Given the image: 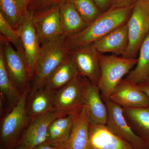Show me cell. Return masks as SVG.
Instances as JSON below:
<instances>
[{"label": "cell", "instance_id": "obj_13", "mask_svg": "<svg viewBox=\"0 0 149 149\" xmlns=\"http://www.w3.org/2000/svg\"><path fill=\"white\" fill-rule=\"evenodd\" d=\"M83 104L88 109L90 123L106 125L107 109L103 101L98 86L85 77H82Z\"/></svg>", "mask_w": 149, "mask_h": 149}, {"label": "cell", "instance_id": "obj_23", "mask_svg": "<svg viewBox=\"0 0 149 149\" xmlns=\"http://www.w3.org/2000/svg\"><path fill=\"white\" fill-rule=\"evenodd\" d=\"M73 122V115H66L56 118L49 126L45 143L56 146L66 142L72 131Z\"/></svg>", "mask_w": 149, "mask_h": 149}, {"label": "cell", "instance_id": "obj_6", "mask_svg": "<svg viewBox=\"0 0 149 149\" xmlns=\"http://www.w3.org/2000/svg\"><path fill=\"white\" fill-rule=\"evenodd\" d=\"M0 50L2 52L6 68L15 87L21 94L30 90L31 82L23 54L15 49L7 39L1 35Z\"/></svg>", "mask_w": 149, "mask_h": 149}, {"label": "cell", "instance_id": "obj_20", "mask_svg": "<svg viewBox=\"0 0 149 149\" xmlns=\"http://www.w3.org/2000/svg\"><path fill=\"white\" fill-rule=\"evenodd\" d=\"M60 12L63 35L67 37L76 35L88 26L69 0L60 3Z\"/></svg>", "mask_w": 149, "mask_h": 149}, {"label": "cell", "instance_id": "obj_1", "mask_svg": "<svg viewBox=\"0 0 149 149\" xmlns=\"http://www.w3.org/2000/svg\"><path fill=\"white\" fill-rule=\"evenodd\" d=\"M133 8H110L81 32L67 37L68 49L70 50L92 45L113 29L126 24Z\"/></svg>", "mask_w": 149, "mask_h": 149}, {"label": "cell", "instance_id": "obj_32", "mask_svg": "<svg viewBox=\"0 0 149 149\" xmlns=\"http://www.w3.org/2000/svg\"><path fill=\"white\" fill-rule=\"evenodd\" d=\"M138 85L141 90L149 97V80Z\"/></svg>", "mask_w": 149, "mask_h": 149}, {"label": "cell", "instance_id": "obj_2", "mask_svg": "<svg viewBox=\"0 0 149 149\" xmlns=\"http://www.w3.org/2000/svg\"><path fill=\"white\" fill-rule=\"evenodd\" d=\"M66 39L63 35L40 46L30 93L44 88L51 74L69 54Z\"/></svg>", "mask_w": 149, "mask_h": 149}, {"label": "cell", "instance_id": "obj_11", "mask_svg": "<svg viewBox=\"0 0 149 149\" xmlns=\"http://www.w3.org/2000/svg\"><path fill=\"white\" fill-rule=\"evenodd\" d=\"M54 106L56 111L74 115L83 107L82 77L78 74L67 85L55 91Z\"/></svg>", "mask_w": 149, "mask_h": 149}, {"label": "cell", "instance_id": "obj_36", "mask_svg": "<svg viewBox=\"0 0 149 149\" xmlns=\"http://www.w3.org/2000/svg\"></svg>", "mask_w": 149, "mask_h": 149}, {"label": "cell", "instance_id": "obj_18", "mask_svg": "<svg viewBox=\"0 0 149 149\" xmlns=\"http://www.w3.org/2000/svg\"><path fill=\"white\" fill-rule=\"evenodd\" d=\"M54 92L42 88L30 93L26 101V113L30 121L36 118L55 110L54 106Z\"/></svg>", "mask_w": 149, "mask_h": 149}, {"label": "cell", "instance_id": "obj_34", "mask_svg": "<svg viewBox=\"0 0 149 149\" xmlns=\"http://www.w3.org/2000/svg\"><path fill=\"white\" fill-rule=\"evenodd\" d=\"M15 149H24L22 148H21V147H19V146H17L16 147V148H15Z\"/></svg>", "mask_w": 149, "mask_h": 149}, {"label": "cell", "instance_id": "obj_5", "mask_svg": "<svg viewBox=\"0 0 149 149\" xmlns=\"http://www.w3.org/2000/svg\"><path fill=\"white\" fill-rule=\"evenodd\" d=\"M149 4L143 0H138L127 22L128 45L126 58H136L141 45L149 33Z\"/></svg>", "mask_w": 149, "mask_h": 149}, {"label": "cell", "instance_id": "obj_26", "mask_svg": "<svg viewBox=\"0 0 149 149\" xmlns=\"http://www.w3.org/2000/svg\"><path fill=\"white\" fill-rule=\"evenodd\" d=\"M87 24H89L102 13L93 0H69Z\"/></svg>", "mask_w": 149, "mask_h": 149}, {"label": "cell", "instance_id": "obj_9", "mask_svg": "<svg viewBox=\"0 0 149 149\" xmlns=\"http://www.w3.org/2000/svg\"><path fill=\"white\" fill-rule=\"evenodd\" d=\"M32 10L40 46L63 35L60 3L39 10Z\"/></svg>", "mask_w": 149, "mask_h": 149}, {"label": "cell", "instance_id": "obj_16", "mask_svg": "<svg viewBox=\"0 0 149 149\" xmlns=\"http://www.w3.org/2000/svg\"><path fill=\"white\" fill-rule=\"evenodd\" d=\"M89 145L90 149H136L103 124L90 123Z\"/></svg>", "mask_w": 149, "mask_h": 149}, {"label": "cell", "instance_id": "obj_28", "mask_svg": "<svg viewBox=\"0 0 149 149\" xmlns=\"http://www.w3.org/2000/svg\"><path fill=\"white\" fill-rule=\"evenodd\" d=\"M64 0H32L31 3H33V6L29 8L34 10H37L38 8L42 9L52 6L58 4ZM30 3V4H31Z\"/></svg>", "mask_w": 149, "mask_h": 149}, {"label": "cell", "instance_id": "obj_15", "mask_svg": "<svg viewBox=\"0 0 149 149\" xmlns=\"http://www.w3.org/2000/svg\"><path fill=\"white\" fill-rule=\"evenodd\" d=\"M89 114L86 107L73 115V126L69 138L63 143L54 146L63 149H90Z\"/></svg>", "mask_w": 149, "mask_h": 149}, {"label": "cell", "instance_id": "obj_27", "mask_svg": "<svg viewBox=\"0 0 149 149\" xmlns=\"http://www.w3.org/2000/svg\"><path fill=\"white\" fill-rule=\"evenodd\" d=\"M0 32L1 35L10 42L17 50L22 54L20 37L18 30L15 29L0 12Z\"/></svg>", "mask_w": 149, "mask_h": 149}, {"label": "cell", "instance_id": "obj_31", "mask_svg": "<svg viewBox=\"0 0 149 149\" xmlns=\"http://www.w3.org/2000/svg\"><path fill=\"white\" fill-rule=\"evenodd\" d=\"M20 7L24 11L28 10L29 5L31 3L32 0H16Z\"/></svg>", "mask_w": 149, "mask_h": 149}, {"label": "cell", "instance_id": "obj_4", "mask_svg": "<svg viewBox=\"0 0 149 149\" xmlns=\"http://www.w3.org/2000/svg\"><path fill=\"white\" fill-rule=\"evenodd\" d=\"M29 91L24 92L16 105L1 118L0 149H15L22 133L30 122L25 108Z\"/></svg>", "mask_w": 149, "mask_h": 149}, {"label": "cell", "instance_id": "obj_29", "mask_svg": "<svg viewBox=\"0 0 149 149\" xmlns=\"http://www.w3.org/2000/svg\"><path fill=\"white\" fill-rule=\"evenodd\" d=\"M138 1V0H111L110 8L134 7Z\"/></svg>", "mask_w": 149, "mask_h": 149}, {"label": "cell", "instance_id": "obj_12", "mask_svg": "<svg viewBox=\"0 0 149 149\" xmlns=\"http://www.w3.org/2000/svg\"><path fill=\"white\" fill-rule=\"evenodd\" d=\"M70 54L80 76L97 85L100 77V57L92 45L70 50Z\"/></svg>", "mask_w": 149, "mask_h": 149}, {"label": "cell", "instance_id": "obj_10", "mask_svg": "<svg viewBox=\"0 0 149 149\" xmlns=\"http://www.w3.org/2000/svg\"><path fill=\"white\" fill-rule=\"evenodd\" d=\"M107 109L106 126L112 133L124 139L136 149H146L144 142L128 124L122 107L111 100L105 103Z\"/></svg>", "mask_w": 149, "mask_h": 149}, {"label": "cell", "instance_id": "obj_3", "mask_svg": "<svg viewBox=\"0 0 149 149\" xmlns=\"http://www.w3.org/2000/svg\"><path fill=\"white\" fill-rule=\"evenodd\" d=\"M137 58H126L113 54L100 57V77L97 85L104 102L110 100L111 95L123 77L137 64Z\"/></svg>", "mask_w": 149, "mask_h": 149}, {"label": "cell", "instance_id": "obj_30", "mask_svg": "<svg viewBox=\"0 0 149 149\" xmlns=\"http://www.w3.org/2000/svg\"><path fill=\"white\" fill-rule=\"evenodd\" d=\"M102 13L107 10L110 8L111 0H93Z\"/></svg>", "mask_w": 149, "mask_h": 149}, {"label": "cell", "instance_id": "obj_21", "mask_svg": "<svg viewBox=\"0 0 149 149\" xmlns=\"http://www.w3.org/2000/svg\"><path fill=\"white\" fill-rule=\"evenodd\" d=\"M78 74L77 68L69 53L51 74L43 88L55 92L67 85Z\"/></svg>", "mask_w": 149, "mask_h": 149}, {"label": "cell", "instance_id": "obj_17", "mask_svg": "<svg viewBox=\"0 0 149 149\" xmlns=\"http://www.w3.org/2000/svg\"><path fill=\"white\" fill-rule=\"evenodd\" d=\"M128 41L126 23L113 29L92 45L100 54L109 52L122 56L127 50Z\"/></svg>", "mask_w": 149, "mask_h": 149}, {"label": "cell", "instance_id": "obj_25", "mask_svg": "<svg viewBox=\"0 0 149 149\" xmlns=\"http://www.w3.org/2000/svg\"><path fill=\"white\" fill-rule=\"evenodd\" d=\"M0 12L8 23L17 30L27 11L23 10L16 0H0Z\"/></svg>", "mask_w": 149, "mask_h": 149}, {"label": "cell", "instance_id": "obj_33", "mask_svg": "<svg viewBox=\"0 0 149 149\" xmlns=\"http://www.w3.org/2000/svg\"><path fill=\"white\" fill-rule=\"evenodd\" d=\"M35 149H63L51 146L49 144L45 143L39 145Z\"/></svg>", "mask_w": 149, "mask_h": 149}, {"label": "cell", "instance_id": "obj_7", "mask_svg": "<svg viewBox=\"0 0 149 149\" xmlns=\"http://www.w3.org/2000/svg\"><path fill=\"white\" fill-rule=\"evenodd\" d=\"M17 30L20 37L23 57L30 80L32 82L35 77L36 62L40 49L32 9H28Z\"/></svg>", "mask_w": 149, "mask_h": 149}, {"label": "cell", "instance_id": "obj_19", "mask_svg": "<svg viewBox=\"0 0 149 149\" xmlns=\"http://www.w3.org/2000/svg\"><path fill=\"white\" fill-rule=\"evenodd\" d=\"M123 114L134 132L149 149V105L139 108H123Z\"/></svg>", "mask_w": 149, "mask_h": 149}, {"label": "cell", "instance_id": "obj_35", "mask_svg": "<svg viewBox=\"0 0 149 149\" xmlns=\"http://www.w3.org/2000/svg\"><path fill=\"white\" fill-rule=\"evenodd\" d=\"M143 1H145L147 3L149 4V0H143Z\"/></svg>", "mask_w": 149, "mask_h": 149}, {"label": "cell", "instance_id": "obj_14", "mask_svg": "<svg viewBox=\"0 0 149 149\" xmlns=\"http://www.w3.org/2000/svg\"><path fill=\"white\" fill-rule=\"evenodd\" d=\"M110 100L123 108L134 109L149 105V97L139 85L122 79L115 88Z\"/></svg>", "mask_w": 149, "mask_h": 149}, {"label": "cell", "instance_id": "obj_24", "mask_svg": "<svg viewBox=\"0 0 149 149\" xmlns=\"http://www.w3.org/2000/svg\"><path fill=\"white\" fill-rule=\"evenodd\" d=\"M136 67L128 73L125 80L139 85L149 80V33L139 50Z\"/></svg>", "mask_w": 149, "mask_h": 149}, {"label": "cell", "instance_id": "obj_8", "mask_svg": "<svg viewBox=\"0 0 149 149\" xmlns=\"http://www.w3.org/2000/svg\"><path fill=\"white\" fill-rule=\"evenodd\" d=\"M66 115L68 114L65 112L54 110L31 120L22 133L16 147L24 149H35L39 145L45 143L51 123L56 118Z\"/></svg>", "mask_w": 149, "mask_h": 149}, {"label": "cell", "instance_id": "obj_22", "mask_svg": "<svg viewBox=\"0 0 149 149\" xmlns=\"http://www.w3.org/2000/svg\"><path fill=\"white\" fill-rule=\"evenodd\" d=\"M0 93L1 107L8 104L9 111L18 102L22 94L15 87L6 68L2 52L0 50Z\"/></svg>", "mask_w": 149, "mask_h": 149}]
</instances>
